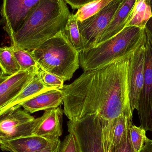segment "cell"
I'll return each mask as SVG.
<instances>
[{
	"mask_svg": "<svg viewBox=\"0 0 152 152\" xmlns=\"http://www.w3.org/2000/svg\"><path fill=\"white\" fill-rule=\"evenodd\" d=\"M31 51L39 68L60 77L64 81L71 79L79 68L80 53L64 31Z\"/></svg>",
	"mask_w": 152,
	"mask_h": 152,
	"instance_id": "277c9868",
	"label": "cell"
},
{
	"mask_svg": "<svg viewBox=\"0 0 152 152\" xmlns=\"http://www.w3.org/2000/svg\"><path fill=\"white\" fill-rule=\"evenodd\" d=\"M36 118L21 107L13 106L0 115V143L33 135Z\"/></svg>",
	"mask_w": 152,
	"mask_h": 152,
	"instance_id": "8992f818",
	"label": "cell"
},
{
	"mask_svg": "<svg viewBox=\"0 0 152 152\" xmlns=\"http://www.w3.org/2000/svg\"><path fill=\"white\" fill-rule=\"evenodd\" d=\"M96 0H64L74 10L80 9L84 5Z\"/></svg>",
	"mask_w": 152,
	"mask_h": 152,
	"instance_id": "83f0119b",
	"label": "cell"
},
{
	"mask_svg": "<svg viewBox=\"0 0 152 152\" xmlns=\"http://www.w3.org/2000/svg\"><path fill=\"white\" fill-rule=\"evenodd\" d=\"M0 69L5 76H11L21 71L12 46L0 47Z\"/></svg>",
	"mask_w": 152,
	"mask_h": 152,
	"instance_id": "d6986e66",
	"label": "cell"
},
{
	"mask_svg": "<svg viewBox=\"0 0 152 152\" xmlns=\"http://www.w3.org/2000/svg\"><path fill=\"white\" fill-rule=\"evenodd\" d=\"M145 129L141 126H137L133 124L129 129V138L133 151L139 152L143 147L147 137Z\"/></svg>",
	"mask_w": 152,
	"mask_h": 152,
	"instance_id": "603a6c76",
	"label": "cell"
},
{
	"mask_svg": "<svg viewBox=\"0 0 152 152\" xmlns=\"http://www.w3.org/2000/svg\"><path fill=\"white\" fill-rule=\"evenodd\" d=\"M63 98L61 89H51L24 102L21 107L28 112L33 113L42 110L58 108L63 103Z\"/></svg>",
	"mask_w": 152,
	"mask_h": 152,
	"instance_id": "5bb4252c",
	"label": "cell"
},
{
	"mask_svg": "<svg viewBox=\"0 0 152 152\" xmlns=\"http://www.w3.org/2000/svg\"><path fill=\"white\" fill-rule=\"evenodd\" d=\"M145 32L152 39V17L149 19L145 28Z\"/></svg>",
	"mask_w": 152,
	"mask_h": 152,
	"instance_id": "f546056e",
	"label": "cell"
},
{
	"mask_svg": "<svg viewBox=\"0 0 152 152\" xmlns=\"http://www.w3.org/2000/svg\"><path fill=\"white\" fill-rule=\"evenodd\" d=\"M139 152H152V140L147 138L143 147Z\"/></svg>",
	"mask_w": 152,
	"mask_h": 152,
	"instance_id": "f1b7e54d",
	"label": "cell"
},
{
	"mask_svg": "<svg viewBox=\"0 0 152 152\" xmlns=\"http://www.w3.org/2000/svg\"><path fill=\"white\" fill-rule=\"evenodd\" d=\"M38 70L35 72L31 80L26 86L9 103L0 109V115L13 106L21 107L23 103L44 92L53 89L45 86L40 76Z\"/></svg>",
	"mask_w": 152,
	"mask_h": 152,
	"instance_id": "9a60e30c",
	"label": "cell"
},
{
	"mask_svg": "<svg viewBox=\"0 0 152 152\" xmlns=\"http://www.w3.org/2000/svg\"><path fill=\"white\" fill-rule=\"evenodd\" d=\"M146 37L134 51L129 63L127 75L129 96L130 108L133 113L136 110L144 82Z\"/></svg>",
	"mask_w": 152,
	"mask_h": 152,
	"instance_id": "9c48e42d",
	"label": "cell"
},
{
	"mask_svg": "<svg viewBox=\"0 0 152 152\" xmlns=\"http://www.w3.org/2000/svg\"><path fill=\"white\" fill-rule=\"evenodd\" d=\"M51 142L37 136L20 137L0 143V148L4 151L40 152Z\"/></svg>",
	"mask_w": 152,
	"mask_h": 152,
	"instance_id": "2e32d148",
	"label": "cell"
},
{
	"mask_svg": "<svg viewBox=\"0 0 152 152\" xmlns=\"http://www.w3.org/2000/svg\"><path fill=\"white\" fill-rule=\"evenodd\" d=\"M61 145V142L59 138L55 141L51 142L40 152H60Z\"/></svg>",
	"mask_w": 152,
	"mask_h": 152,
	"instance_id": "4316f807",
	"label": "cell"
},
{
	"mask_svg": "<svg viewBox=\"0 0 152 152\" xmlns=\"http://www.w3.org/2000/svg\"><path fill=\"white\" fill-rule=\"evenodd\" d=\"M151 12L152 13V0L151 1Z\"/></svg>",
	"mask_w": 152,
	"mask_h": 152,
	"instance_id": "1f68e13d",
	"label": "cell"
},
{
	"mask_svg": "<svg viewBox=\"0 0 152 152\" xmlns=\"http://www.w3.org/2000/svg\"><path fill=\"white\" fill-rule=\"evenodd\" d=\"M40 0H2L1 21L10 38L20 28Z\"/></svg>",
	"mask_w": 152,
	"mask_h": 152,
	"instance_id": "30bf717a",
	"label": "cell"
},
{
	"mask_svg": "<svg viewBox=\"0 0 152 152\" xmlns=\"http://www.w3.org/2000/svg\"><path fill=\"white\" fill-rule=\"evenodd\" d=\"M60 152H80L75 137L69 133L61 142Z\"/></svg>",
	"mask_w": 152,
	"mask_h": 152,
	"instance_id": "d4e9b609",
	"label": "cell"
},
{
	"mask_svg": "<svg viewBox=\"0 0 152 152\" xmlns=\"http://www.w3.org/2000/svg\"><path fill=\"white\" fill-rule=\"evenodd\" d=\"M63 110L60 108L45 110L42 116L36 118L33 135L47 139L50 142L59 139L62 134Z\"/></svg>",
	"mask_w": 152,
	"mask_h": 152,
	"instance_id": "7c38bea8",
	"label": "cell"
},
{
	"mask_svg": "<svg viewBox=\"0 0 152 152\" xmlns=\"http://www.w3.org/2000/svg\"><path fill=\"white\" fill-rule=\"evenodd\" d=\"M70 13L64 0H40L13 34L11 45L32 51L61 31Z\"/></svg>",
	"mask_w": 152,
	"mask_h": 152,
	"instance_id": "7a4b0ae2",
	"label": "cell"
},
{
	"mask_svg": "<svg viewBox=\"0 0 152 152\" xmlns=\"http://www.w3.org/2000/svg\"><path fill=\"white\" fill-rule=\"evenodd\" d=\"M135 1L136 0H123L109 26L98 40L96 45L111 38L126 27L128 18Z\"/></svg>",
	"mask_w": 152,
	"mask_h": 152,
	"instance_id": "e0dca14e",
	"label": "cell"
},
{
	"mask_svg": "<svg viewBox=\"0 0 152 152\" xmlns=\"http://www.w3.org/2000/svg\"><path fill=\"white\" fill-rule=\"evenodd\" d=\"M12 46L16 59L20 66L21 71L38 70L39 69L37 61L32 51Z\"/></svg>",
	"mask_w": 152,
	"mask_h": 152,
	"instance_id": "44dd1931",
	"label": "cell"
},
{
	"mask_svg": "<svg viewBox=\"0 0 152 152\" xmlns=\"http://www.w3.org/2000/svg\"><path fill=\"white\" fill-rule=\"evenodd\" d=\"M146 35L144 82L136 110L140 126L145 131L152 132V39Z\"/></svg>",
	"mask_w": 152,
	"mask_h": 152,
	"instance_id": "ba28073f",
	"label": "cell"
},
{
	"mask_svg": "<svg viewBox=\"0 0 152 152\" xmlns=\"http://www.w3.org/2000/svg\"><path fill=\"white\" fill-rule=\"evenodd\" d=\"M67 126L80 152H106L102 119L99 116L87 115L75 121L69 120Z\"/></svg>",
	"mask_w": 152,
	"mask_h": 152,
	"instance_id": "5b68a950",
	"label": "cell"
},
{
	"mask_svg": "<svg viewBox=\"0 0 152 152\" xmlns=\"http://www.w3.org/2000/svg\"><path fill=\"white\" fill-rule=\"evenodd\" d=\"M39 73L45 86L53 89H61L64 86V80L60 77L39 68Z\"/></svg>",
	"mask_w": 152,
	"mask_h": 152,
	"instance_id": "cb8c5ba5",
	"label": "cell"
},
{
	"mask_svg": "<svg viewBox=\"0 0 152 152\" xmlns=\"http://www.w3.org/2000/svg\"><path fill=\"white\" fill-rule=\"evenodd\" d=\"M37 70L20 71L15 75L8 76L0 84V109L18 94Z\"/></svg>",
	"mask_w": 152,
	"mask_h": 152,
	"instance_id": "4fadbf2b",
	"label": "cell"
},
{
	"mask_svg": "<svg viewBox=\"0 0 152 152\" xmlns=\"http://www.w3.org/2000/svg\"><path fill=\"white\" fill-rule=\"evenodd\" d=\"M7 77H8V76L4 75H2L1 73H0V84L4 80L6 79Z\"/></svg>",
	"mask_w": 152,
	"mask_h": 152,
	"instance_id": "4dcf8cb0",
	"label": "cell"
},
{
	"mask_svg": "<svg viewBox=\"0 0 152 152\" xmlns=\"http://www.w3.org/2000/svg\"><path fill=\"white\" fill-rule=\"evenodd\" d=\"M145 37V28L126 27L111 38L80 53V66L84 72L105 66L134 52Z\"/></svg>",
	"mask_w": 152,
	"mask_h": 152,
	"instance_id": "3957f363",
	"label": "cell"
},
{
	"mask_svg": "<svg viewBox=\"0 0 152 152\" xmlns=\"http://www.w3.org/2000/svg\"><path fill=\"white\" fill-rule=\"evenodd\" d=\"M64 31L71 44L78 52L80 53L86 50V44L79 30L75 14H70Z\"/></svg>",
	"mask_w": 152,
	"mask_h": 152,
	"instance_id": "ffe728a7",
	"label": "cell"
},
{
	"mask_svg": "<svg viewBox=\"0 0 152 152\" xmlns=\"http://www.w3.org/2000/svg\"><path fill=\"white\" fill-rule=\"evenodd\" d=\"M113 0H96L78 10L75 14L77 21H82L97 13Z\"/></svg>",
	"mask_w": 152,
	"mask_h": 152,
	"instance_id": "7402d4cb",
	"label": "cell"
},
{
	"mask_svg": "<svg viewBox=\"0 0 152 152\" xmlns=\"http://www.w3.org/2000/svg\"><path fill=\"white\" fill-rule=\"evenodd\" d=\"M133 116L122 114L111 121L101 118L106 152H110L129 135Z\"/></svg>",
	"mask_w": 152,
	"mask_h": 152,
	"instance_id": "8fae6325",
	"label": "cell"
},
{
	"mask_svg": "<svg viewBox=\"0 0 152 152\" xmlns=\"http://www.w3.org/2000/svg\"><path fill=\"white\" fill-rule=\"evenodd\" d=\"M151 0H136L128 18L126 27L135 26L145 28L152 17Z\"/></svg>",
	"mask_w": 152,
	"mask_h": 152,
	"instance_id": "ac0fdd59",
	"label": "cell"
},
{
	"mask_svg": "<svg viewBox=\"0 0 152 152\" xmlns=\"http://www.w3.org/2000/svg\"><path fill=\"white\" fill-rule=\"evenodd\" d=\"M110 152H134L130 143L129 134L122 142Z\"/></svg>",
	"mask_w": 152,
	"mask_h": 152,
	"instance_id": "484cf974",
	"label": "cell"
},
{
	"mask_svg": "<svg viewBox=\"0 0 152 152\" xmlns=\"http://www.w3.org/2000/svg\"><path fill=\"white\" fill-rule=\"evenodd\" d=\"M122 1L113 0L99 12L83 21H78L79 30L86 44V50L96 45Z\"/></svg>",
	"mask_w": 152,
	"mask_h": 152,
	"instance_id": "52a82bcc",
	"label": "cell"
},
{
	"mask_svg": "<svg viewBox=\"0 0 152 152\" xmlns=\"http://www.w3.org/2000/svg\"><path fill=\"white\" fill-rule=\"evenodd\" d=\"M134 52L103 67L85 71L71 84L64 85L63 113L69 120L87 115L108 121L122 114L133 116L127 75Z\"/></svg>",
	"mask_w": 152,
	"mask_h": 152,
	"instance_id": "6da1fadb",
	"label": "cell"
}]
</instances>
